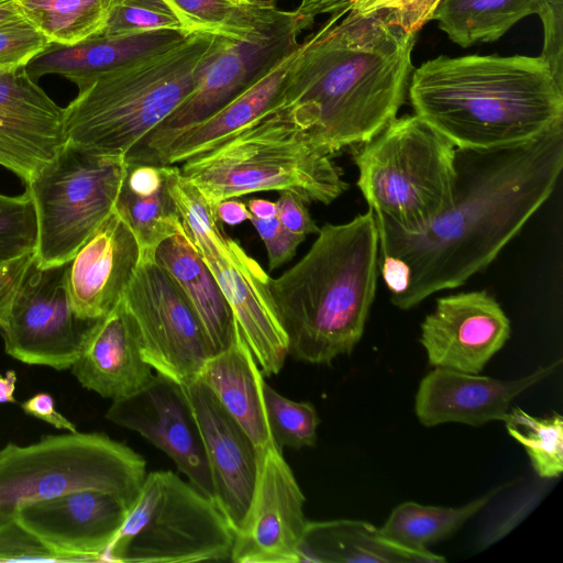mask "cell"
<instances>
[{
	"label": "cell",
	"instance_id": "1",
	"mask_svg": "<svg viewBox=\"0 0 563 563\" xmlns=\"http://www.w3.org/2000/svg\"><path fill=\"white\" fill-rule=\"evenodd\" d=\"M563 167V125L497 148H456L450 205L422 230L375 219L378 271L408 310L485 269L549 199Z\"/></svg>",
	"mask_w": 563,
	"mask_h": 563
},
{
	"label": "cell",
	"instance_id": "2",
	"mask_svg": "<svg viewBox=\"0 0 563 563\" xmlns=\"http://www.w3.org/2000/svg\"><path fill=\"white\" fill-rule=\"evenodd\" d=\"M416 34L382 12L342 10L299 43L274 108L287 109L322 150L361 145L405 101Z\"/></svg>",
	"mask_w": 563,
	"mask_h": 563
},
{
	"label": "cell",
	"instance_id": "3",
	"mask_svg": "<svg viewBox=\"0 0 563 563\" xmlns=\"http://www.w3.org/2000/svg\"><path fill=\"white\" fill-rule=\"evenodd\" d=\"M407 93L456 148L516 145L563 125V86L540 56H439L412 69Z\"/></svg>",
	"mask_w": 563,
	"mask_h": 563
},
{
	"label": "cell",
	"instance_id": "4",
	"mask_svg": "<svg viewBox=\"0 0 563 563\" xmlns=\"http://www.w3.org/2000/svg\"><path fill=\"white\" fill-rule=\"evenodd\" d=\"M378 236L372 210L325 224L307 254L269 290L288 340V355L328 365L361 340L375 298Z\"/></svg>",
	"mask_w": 563,
	"mask_h": 563
},
{
	"label": "cell",
	"instance_id": "5",
	"mask_svg": "<svg viewBox=\"0 0 563 563\" xmlns=\"http://www.w3.org/2000/svg\"><path fill=\"white\" fill-rule=\"evenodd\" d=\"M220 36L194 32L95 77L64 108L66 141L125 156L187 98Z\"/></svg>",
	"mask_w": 563,
	"mask_h": 563
},
{
	"label": "cell",
	"instance_id": "6",
	"mask_svg": "<svg viewBox=\"0 0 563 563\" xmlns=\"http://www.w3.org/2000/svg\"><path fill=\"white\" fill-rule=\"evenodd\" d=\"M179 170L214 210L223 200L257 191H291L305 202L329 205L349 188L333 155L285 108L267 111Z\"/></svg>",
	"mask_w": 563,
	"mask_h": 563
},
{
	"label": "cell",
	"instance_id": "7",
	"mask_svg": "<svg viewBox=\"0 0 563 563\" xmlns=\"http://www.w3.org/2000/svg\"><path fill=\"white\" fill-rule=\"evenodd\" d=\"M456 147L416 114L393 119L353 153L356 185L374 218L422 230L452 201Z\"/></svg>",
	"mask_w": 563,
	"mask_h": 563
},
{
	"label": "cell",
	"instance_id": "8",
	"mask_svg": "<svg viewBox=\"0 0 563 563\" xmlns=\"http://www.w3.org/2000/svg\"><path fill=\"white\" fill-rule=\"evenodd\" d=\"M146 462L102 433L46 435L0 450V511L78 490H103L131 501L146 477Z\"/></svg>",
	"mask_w": 563,
	"mask_h": 563
},
{
	"label": "cell",
	"instance_id": "9",
	"mask_svg": "<svg viewBox=\"0 0 563 563\" xmlns=\"http://www.w3.org/2000/svg\"><path fill=\"white\" fill-rule=\"evenodd\" d=\"M234 530L217 504L170 471L146 474L101 562L194 563L231 559Z\"/></svg>",
	"mask_w": 563,
	"mask_h": 563
},
{
	"label": "cell",
	"instance_id": "10",
	"mask_svg": "<svg viewBox=\"0 0 563 563\" xmlns=\"http://www.w3.org/2000/svg\"><path fill=\"white\" fill-rule=\"evenodd\" d=\"M125 156L92 153L69 141L25 185L36 218L34 264L68 263L115 207Z\"/></svg>",
	"mask_w": 563,
	"mask_h": 563
},
{
	"label": "cell",
	"instance_id": "11",
	"mask_svg": "<svg viewBox=\"0 0 563 563\" xmlns=\"http://www.w3.org/2000/svg\"><path fill=\"white\" fill-rule=\"evenodd\" d=\"M123 301L137 325L144 361L181 386L196 380L212 353L187 299L154 258H141Z\"/></svg>",
	"mask_w": 563,
	"mask_h": 563
},
{
	"label": "cell",
	"instance_id": "12",
	"mask_svg": "<svg viewBox=\"0 0 563 563\" xmlns=\"http://www.w3.org/2000/svg\"><path fill=\"white\" fill-rule=\"evenodd\" d=\"M66 272L67 263L30 266L0 329L8 355L29 365L70 369L95 320L74 311Z\"/></svg>",
	"mask_w": 563,
	"mask_h": 563
},
{
	"label": "cell",
	"instance_id": "13",
	"mask_svg": "<svg viewBox=\"0 0 563 563\" xmlns=\"http://www.w3.org/2000/svg\"><path fill=\"white\" fill-rule=\"evenodd\" d=\"M303 504L305 496L282 450L275 443L260 450L253 496L234 533L230 561L299 563L307 523Z\"/></svg>",
	"mask_w": 563,
	"mask_h": 563
},
{
	"label": "cell",
	"instance_id": "14",
	"mask_svg": "<svg viewBox=\"0 0 563 563\" xmlns=\"http://www.w3.org/2000/svg\"><path fill=\"white\" fill-rule=\"evenodd\" d=\"M106 418L163 451L192 486L213 500L200 429L184 386L156 373L141 390L113 400Z\"/></svg>",
	"mask_w": 563,
	"mask_h": 563
},
{
	"label": "cell",
	"instance_id": "15",
	"mask_svg": "<svg viewBox=\"0 0 563 563\" xmlns=\"http://www.w3.org/2000/svg\"><path fill=\"white\" fill-rule=\"evenodd\" d=\"M510 336V321L494 296L473 290L440 297L421 323L431 366L478 374Z\"/></svg>",
	"mask_w": 563,
	"mask_h": 563
},
{
	"label": "cell",
	"instance_id": "16",
	"mask_svg": "<svg viewBox=\"0 0 563 563\" xmlns=\"http://www.w3.org/2000/svg\"><path fill=\"white\" fill-rule=\"evenodd\" d=\"M221 287L264 377L278 374L288 340L274 305L268 274L233 239L198 253Z\"/></svg>",
	"mask_w": 563,
	"mask_h": 563
},
{
	"label": "cell",
	"instance_id": "17",
	"mask_svg": "<svg viewBox=\"0 0 563 563\" xmlns=\"http://www.w3.org/2000/svg\"><path fill=\"white\" fill-rule=\"evenodd\" d=\"M132 504L110 492L78 490L23 505L11 517L76 562H101Z\"/></svg>",
	"mask_w": 563,
	"mask_h": 563
},
{
	"label": "cell",
	"instance_id": "18",
	"mask_svg": "<svg viewBox=\"0 0 563 563\" xmlns=\"http://www.w3.org/2000/svg\"><path fill=\"white\" fill-rule=\"evenodd\" d=\"M307 29V24L296 15L260 42L241 43L220 37L192 91L143 141L194 124L220 109L246 88L262 68L295 49L299 45V35Z\"/></svg>",
	"mask_w": 563,
	"mask_h": 563
},
{
	"label": "cell",
	"instance_id": "19",
	"mask_svg": "<svg viewBox=\"0 0 563 563\" xmlns=\"http://www.w3.org/2000/svg\"><path fill=\"white\" fill-rule=\"evenodd\" d=\"M298 48L299 45L262 68L246 88L217 111L183 129L142 141L125 155V161L154 165L184 163L251 125L272 110Z\"/></svg>",
	"mask_w": 563,
	"mask_h": 563
},
{
	"label": "cell",
	"instance_id": "20",
	"mask_svg": "<svg viewBox=\"0 0 563 563\" xmlns=\"http://www.w3.org/2000/svg\"><path fill=\"white\" fill-rule=\"evenodd\" d=\"M65 142L64 108L25 68L0 70V165L26 185Z\"/></svg>",
	"mask_w": 563,
	"mask_h": 563
},
{
	"label": "cell",
	"instance_id": "21",
	"mask_svg": "<svg viewBox=\"0 0 563 563\" xmlns=\"http://www.w3.org/2000/svg\"><path fill=\"white\" fill-rule=\"evenodd\" d=\"M184 388L200 429L213 500L235 533L253 496L260 451L206 385L196 379Z\"/></svg>",
	"mask_w": 563,
	"mask_h": 563
},
{
	"label": "cell",
	"instance_id": "22",
	"mask_svg": "<svg viewBox=\"0 0 563 563\" xmlns=\"http://www.w3.org/2000/svg\"><path fill=\"white\" fill-rule=\"evenodd\" d=\"M141 261L139 241L114 207L67 263L68 296L76 314L96 320L124 297Z\"/></svg>",
	"mask_w": 563,
	"mask_h": 563
},
{
	"label": "cell",
	"instance_id": "23",
	"mask_svg": "<svg viewBox=\"0 0 563 563\" xmlns=\"http://www.w3.org/2000/svg\"><path fill=\"white\" fill-rule=\"evenodd\" d=\"M560 364L558 360L512 380L435 367L419 384L416 415L426 427L446 422L478 427L503 421L512 400L555 372Z\"/></svg>",
	"mask_w": 563,
	"mask_h": 563
},
{
	"label": "cell",
	"instance_id": "24",
	"mask_svg": "<svg viewBox=\"0 0 563 563\" xmlns=\"http://www.w3.org/2000/svg\"><path fill=\"white\" fill-rule=\"evenodd\" d=\"M152 369L142 356L140 332L123 299L92 322L70 367L84 388L112 401L145 387L154 376Z\"/></svg>",
	"mask_w": 563,
	"mask_h": 563
},
{
	"label": "cell",
	"instance_id": "25",
	"mask_svg": "<svg viewBox=\"0 0 563 563\" xmlns=\"http://www.w3.org/2000/svg\"><path fill=\"white\" fill-rule=\"evenodd\" d=\"M188 34L159 30L124 37L95 36L74 45L51 43L24 68L35 81L49 74L74 82L78 90L98 75L183 41Z\"/></svg>",
	"mask_w": 563,
	"mask_h": 563
},
{
	"label": "cell",
	"instance_id": "26",
	"mask_svg": "<svg viewBox=\"0 0 563 563\" xmlns=\"http://www.w3.org/2000/svg\"><path fill=\"white\" fill-rule=\"evenodd\" d=\"M197 379L207 386L258 451L275 443L265 416L264 375L239 329L230 346L206 361Z\"/></svg>",
	"mask_w": 563,
	"mask_h": 563
},
{
	"label": "cell",
	"instance_id": "27",
	"mask_svg": "<svg viewBox=\"0 0 563 563\" xmlns=\"http://www.w3.org/2000/svg\"><path fill=\"white\" fill-rule=\"evenodd\" d=\"M154 260L168 273L187 299L212 355L230 346L238 331L232 309L211 271L184 231L161 242Z\"/></svg>",
	"mask_w": 563,
	"mask_h": 563
},
{
	"label": "cell",
	"instance_id": "28",
	"mask_svg": "<svg viewBox=\"0 0 563 563\" xmlns=\"http://www.w3.org/2000/svg\"><path fill=\"white\" fill-rule=\"evenodd\" d=\"M429 551L405 548L382 534L374 525L354 519L307 521L299 545V563H441Z\"/></svg>",
	"mask_w": 563,
	"mask_h": 563
},
{
	"label": "cell",
	"instance_id": "29",
	"mask_svg": "<svg viewBox=\"0 0 563 563\" xmlns=\"http://www.w3.org/2000/svg\"><path fill=\"white\" fill-rule=\"evenodd\" d=\"M187 33L205 32L234 42L263 41L295 18L266 0H164Z\"/></svg>",
	"mask_w": 563,
	"mask_h": 563
},
{
	"label": "cell",
	"instance_id": "30",
	"mask_svg": "<svg viewBox=\"0 0 563 563\" xmlns=\"http://www.w3.org/2000/svg\"><path fill=\"white\" fill-rule=\"evenodd\" d=\"M542 0H441L432 20L461 47L495 42Z\"/></svg>",
	"mask_w": 563,
	"mask_h": 563
},
{
	"label": "cell",
	"instance_id": "31",
	"mask_svg": "<svg viewBox=\"0 0 563 563\" xmlns=\"http://www.w3.org/2000/svg\"><path fill=\"white\" fill-rule=\"evenodd\" d=\"M507 486V485H506ZM506 486L500 485L461 507L427 506L405 501L396 506L379 531L387 539L415 551L448 539L478 514Z\"/></svg>",
	"mask_w": 563,
	"mask_h": 563
},
{
	"label": "cell",
	"instance_id": "32",
	"mask_svg": "<svg viewBox=\"0 0 563 563\" xmlns=\"http://www.w3.org/2000/svg\"><path fill=\"white\" fill-rule=\"evenodd\" d=\"M109 0H19L24 19L51 43L74 45L99 36Z\"/></svg>",
	"mask_w": 563,
	"mask_h": 563
},
{
	"label": "cell",
	"instance_id": "33",
	"mask_svg": "<svg viewBox=\"0 0 563 563\" xmlns=\"http://www.w3.org/2000/svg\"><path fill=\"white\" fill-rule=\"evenodd\" d=\"M115 208L132 228L140 244L141 258H154L161 242L183 231L166 180L148 195L134 194L122 185Z\"/></svg>",
	"mask_w": 563,
	"mask_h": 563
},
{
	"label": "cell",
	"instance_id": "34",
	"mask_svg": "<svg viewBox=\"0 0 563 563\" xmlns=\"http://www.w3.org/2000/svg\"><path fill=\"white\" fill-rule=\"evenodd\" d=\"M508 434L520 443L542 478H553L563 472V418L553 412L538 418L519 407H512L504 420Z\"/></svg>",
	"mask_w": 563,
	"mask_h": 563
},
{
	"label": "cell",
	"instance_id": "35",
	"mask_svg": "<svg viewBox=\"0 0 563 563\" xmlns=\"http://www.w3.org/2000/svg\"><path fill=\"white\" fill-rule=\"evenodd\" d=\"M263 398L269 433L280 450L314 446L320 418L312 404L288 399L266 383Z\"/></svg>",
	"mask_w": 563,
	"mask_h": 563
},
{
	"label": "cell",
	"instance_id": "36",
	"mask_svg": "<svg viewBox=\"0 0 563 563\" xmlns=\"http://www.w3.org/2000/svg\"><path fill=\"white\" fill-rule=\"evenodd\" d=\"M159 30L189 34L164 0H109L100 35L124 37Z\"/></svg>",
	"mask_w": 563,
	"mask_h": 563
},
{
	"label": "cell",
	"instance_id": "37",
	"mask_svg": "<svg viewBox=\"0 0 563 563\" xmlns=\"http://www.w3.org/2000/svg\"><path fill=\"white\" fill-rule=\"evenodd\" d=\"M36 236V218L29 194H0V265L34 252Z\"/></svg>",
	"mask_w": 563,
	"mask_h": 563
},
{
	"label": "cell",
	"instance_id": "38",
	"mask_svg": "<svg viewBox=\"0 0 563 563\" xmlns=\"http://www.w3.org/2000/svg\"><path fill=\"white\" fill-rule=\"evenodd\" d=\"M0 562H76L26 530L13 517L0 523Z\"/></svg>",
	"mask_w": 563,
	"mask_h": 563
},
{
	"label": "cell",
	"instance_id": "39",
	"mask_svg": "<svg viewBox=\"0 0 563 563\" xmlns=\"http://www.w3.org/2000/svg\"><path fill=\"white\" fill-rule=\"evenodd\" d=\"M49 44L26 20L0 24V70L24 68Z\"/></svg>",
	"mask_w": 563,
	"mask_h": 563
},
{
	"label": "cell",
	"instance_id": "40",
	"mask_svg": "<svg viewBox=\"0 0 563 563\" xmlns=\"http://www.w3.org/2000/svg\"><path fill=\"white\" fill-rule=\"evenodd\" d=\"M441 0H354L345 11L382 12L390 24L415 33L432 20Z\"/></svg>",
	"mask_w": 563,
	"mask_h": 563
},
{
	"label": "cell",
	"instance_id": "41",
	"mask_svg": "<svg viewBox=\"0 0 563 563\" xmlns=\"http://www.w3.org/2000/svg\"><path fill=\"white\" fill-rule=\"evenodd\" d=\"M543 25L540 57L556 81L563 86V0H542L537 13Z\"/></svg>",
	"mask_w": 563,
	"mask_h": 563
},
{
	"label": "cell",
	"instance_id": "42",
	"mask_svg": "<svg viewBox=\"0 0 563 563\" xmlns=\"http://www.w3.org/2000/svg\"><path fill=\"white\" fill-rule=\"evenodd\" d=\"M256 229L266 247L268 267L271 271L290 261L306 236L287 230L277 219H258L253 216L249 219Z\"/></svg>",
	"mask_w": 563,
	"mask_h": 563
},
{
	"label": "cell",
	"instance_id": "43",
	"mask_svg": "<svg viewBox=\"0 0 563 563\" xmlns=\"http://www.w3.org/2000/svg\"><path fill=\"white\" fill-rule=\"evenodd\" d=\"M306 202L291 191H280L277 206V219L290 232L307 236L319 232L320 228L311 218Z\"/></svg>",
	"mask_w": 563,
	"mask_h": 563
},
{
	"label": "cell",
	"instance_id": "44",
	"mask_svg": "<svg viewBox=\"0 0 563 563\" xmlns=\"http://www.w3.org/2000/svg\"><path fill=\"white\" fill-rule=\"evenodd\" d=\"M34 262V252L0 265V329L5 324L14 296Z\"/></svg>",
	"mask_w": 563,
	"mask_h": 563
},
{
	"label": "cell",
	"instance_id": "45",
	"mask_svg": "<svg viewBox=\"0 0 563 563\" xmlns=\"http://www.w3.org/2000/svg\"><path fill=\"white\" fill-rule=\"evenodd\" d=\"M25 415L43 420L56 429L77 432L76 426L62 415L48 393H37L21 404Z\"/></svg>",
	"mask_w": 563,
	"mask_h": 563
},
{
	"label": "cell",
	"instance_id": "46",
	"mask_svg": "<svg viewBox=\"0 0 563 563\" xmlns=\"http://www.w3.org/2000/svg\"><path fill=\"white\" fill-rule=\"evenodd\" d=\"M354 0H300L295 13L310 27L320 14L346 10Z\"/></svg>",
	"mask_w": 563,
	"mask_h": 563
},
{
	"label": "cell",
	"instance_id": "47",
	"mask_svg": "<svg viewBox=\"0 0 563 563\" xmlns=\"http://www.w3.org/2000/svg\"><path fill=\"white\" fill-rule=\"evenodd\" d=\"M220 222L228 225H238L250 219L251 213L247 207L238 200L227 199L221 201L216 209Z\"/></svg>",
	"mask_w": 563,
	"mask_h": 563
},
{
	"label": "cell",
	"instance_id": "48",
	"mask_svg": "<svg viewBox=\"0 0 563 563\" xmlns=\"http://www.w3.org/2000/svg\"><path fill=\"white\" fill-rule=\"evenodd\" d=\"M18 375L13 369L0 374V404H15L14 391L16 388Z\"/></svg>",
	"mask_w": 563,
	"mask_h": 563
},
{
	"label": "cell",
	"instance_id": "49",
	"mask_svg": "<svg viewBox=\"0 0 563 563\" xmlns=\"http://www.w3.org/2000/svg\"><path fill=\"white\" fill-rule=\"evenodd\" d=\"M246 207L251 216L258 219H271L277 216L276 202L264 199H251Z\"/></svg>",
	"mask_w": 563,
	"mask_h": 563
},
{
	"label": "cell",
	"instance_id": "50",
	"mask_svg": "<svg viewBox=\"0 0 563 563\" xmlns=\"http://www.w3.org/2000/svg\"><path fill=\"white\" fill-rule=\"evenodd\" d=\"M25 20L19 0H0V24Z\"/></svg>",
	"mask_w": 563,
	"mask_h": 563
},
{
	"label": "cell",
	"instance_id": "51",
	"mask_svg": "<svg viewBox=\"0 0 563 563\" xmlns=\"http://www.w3.org/2000/svg\"><path fill=\"white\" fill-rule=\"evenodd\" d=\"M8 518H10V516H7V515H4L3 512L0 511V523L5 521Z\"/></svg>",
	"mask_w": 563,
	"mask_h": 563
},
{
	"label": "cell",
	"instance_id": "52",
	"mask_svg": "<svg viewBox=\"0 0 563 563\" xmlns=\"http://www.w3.org/2000/svg\"><path fill=\"white\" fill-rule=\"evenodd\" d=\"M266 1H273V2H276V1H278V0H266Z\"/></svg>",
	"mask_w": 563,
	"mask_h": 563
}]
</instances>
